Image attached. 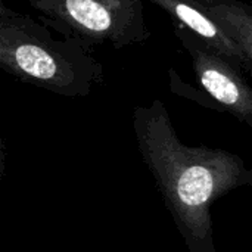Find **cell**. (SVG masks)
I'll return each instance as SVG.
<instances>
[{
    "instance_id": "1",
    "label": "cell",
    "mask_w": 252,
    "mask_h": 252,
    "mask_svg": "<svg viewBox=\"0 0 252 252\" xmlns=\"http://www.w3.org/2000/svg\"><path fill=\"white\" fill-rule=\"evenodd\" d=\"M133 130L142 158L192 252H214L210 207L226 192L251 182L241 157L180 142L161 99L133 111Z\"/></svg>"
},
{
    "instance_id": "2",
    "label": "cell",
    "mask_w": 252,
    "mask_h": 252,
    "mask_svg": "<svg viewBox=\"0 0 252 252\" xmlns=\"http://www.w3.org/2000/svg\"><path fill=\"white\" fill-rule=\"evenodd\" d=\"M0 69L65 97H86L103 83V65L71 37L55 38L31 16L0 18Z\"/></svg>"
},
{
    "instance_id": "3",
    "label": "cell",
    "mask_w": 252,
    "mask_h": 252,
    "mask_svg": "<svg viewBox=\"0 0 252 252\" xmlns=\"http://www.w3.org/2000/svg\"><path fill=\"white\" fill-rule=\"evenodd\" d=\"M58 31L83 46L123 49L151 37L143 0H27Z\"/></svg>"
},
{
    "instance_id": "4",
    "label": "cell",
    "mask_w": 252,
    "mask_h": 252,
    "mask_svg": "<svg viewBox=\"0 0 252 252\" xmlns=\"http://www.w3.org/2000/svg\"><path fill=\"white\" fill-rule=\"evenodd\" d=\"M173 30L190 56L202 92L219 105L220 111L252 127V90L245 72L185 27L173 24Z\"/></svg>"
},
{
    "instance_id": "5",
    "label": "cell",
    "mask_w": 252,
    "mask_h": 252,
    "mask_svg": "<svg viewBox=\"0 0 252 252\" xmlns=\"http://www.w3.org/2000/svg\"><path fill=\"white\" fill-rule=\"evenodd\" d=\"M168 13L176 25L185 27L196 37H199L208 47L223 55L245 74L252 71V61H250L241 47L229 38L205 13L196 0H149Z\"/></svg>"
},
{
    "instance_id": "6",
    "label": "cell",
    "mask_w": 252,
    "mask_h": 252,
    "mask_svg": "<svg viewBox=\"0 0 252 252\" xmlns=\"http://www.w3.org/2000/svg\"><path fill=\"white\" fill-rule=\"evenodd\" d=\"M207 16L252 61V7L241 0H196Z\"/></svg>"
},
{
    "instance_id": "7",
    "label": "cell",
    "mask_w": 252,
    "mask_h": 252,
    "mask_svg": "<svg viewBox=\"0 0 252 252\" xmlns=\"http://www.w3.org/2000/svg\"><path fill=\"white\" fill-rule=\"evenodd\" d=\"M6 155H7L6 154V143L0 137V179L4 174V170H6Z\"/></svg>"
}]
</instances>
